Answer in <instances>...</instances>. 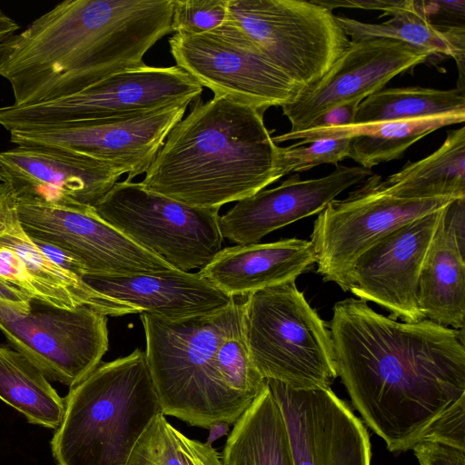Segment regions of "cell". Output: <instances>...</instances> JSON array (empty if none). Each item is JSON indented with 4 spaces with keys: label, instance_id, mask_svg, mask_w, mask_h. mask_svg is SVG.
Returning a JSON list of instances; mask_svg holds the SVG:
<instances>
[{
    "label": "cell",
    "instance_id": "ab89813d",
    "mask_svg": "<svg viewBox=\"0 0 465 465\" xmlns=\"http://www.w3.org/2000/svg\"><path fill=\"white\" fill-rule=\"evenodd\" d=\"M19 25L2 10H0V45L15 32L19 29Z\"/></svg>",
    "mask_w": 465,
    "mask_h": 465
},
{
    "label": "cell",
    "instance_id": "e575fe53",
    "mask_svg": "<svg viewBox=\"0 0 465 465\" xmlns=\"http://www.w3.org/2000/svg\"><path fill=\"white\" fill-rule=\"evenodd\" d=\"M185 465H223L221 455L214 448L178 432Z\"/></svg>",
    "mask_w": 465,
    "mask_h": 465
},
{
    "label": "cell",
    "instance_id": "60d3db41",
    "mask_svg": "<svg viewBox=\"0 0 465 465\" xmlns=\"http://www.w3.org/2000/svg\"><path fill=\"white\" fill-rule=\"evenodd\" d=\"M230 424L225 421H216L212 423L208 429H209V435L206 441L207 445H211L217 440L218 439L228 436L230 433Z\"/></svg>",
    "mask_w": 465,
    "mask_h": 465
},
{
    "label": "cell",
    "instance_id": "30bf717a",
    "mask_svg": "<svg viewBox=\"0 0 465 465\" xmlns=\"http://www.w3.org/2000/svg\"><path fill=\"white\" fill-rule=\"evenodd\" d=\"M0 331L47 379L70 388L101 363L109 345L107 316L32 298L26 312L0 300Z\"/></svg>",
    "mask_w": 465,
    "mask_h": 465
},
{
    "label": "cell",
    "instance_id": "ba28073f",
    "mask_svg": "<svg viewBox=\"0 0 465 465\" xmlns=\"http://www.w3.org/2000/svg\"><path fill=\"white\" fill-rule=\"evenodd\" d=\"M203 86L177 65L141 66L106 76L68 96L0 106V125L15 130L125 117L197 99Z\"/></svg>",
    "mask_w": 465,
    "mask_h": 465
},
{
    "label": "cell",
    "instance_id": "f546056e",
    "mask_svg": "<svg viewBox=\"0 0 465 465\" xmlns=\"http://www.w3.org/2000/svg\"><path fill=\"white\" fill-rule=\"evenodd\" d=\"M352 138H335L313 141L309 145L292 144L280 147L281 173L284 176L301 173L317 165L339 162L349 157Z\"/></svg>",
    "mask_w": 465,
    "mask_h": 465
},
{
    "label": "cell",
    "instance_id": "44dd1931",
    "mask_svg": "<svg viewBox=\"0 0 465 465\" xmlns=\"http://www.w3.org/2000/svg\"><path fill=\"white\" fill-rule=\"evenodd\" d=\"M316 263L310 241L289 238L222 249L198 272L232 297L293 282Z\"/></svg>",
    "mask_w": 465,
    "mask_h": 465
},
{
    "label": "cell",
    "instance_id": "d590c367",
    "mask_svg": "<svg viewBox=\"0 0 465 465\" xmlns=\"http://www.w3.org/2000/svg\"><path fill=\"white\" fill-rule=\"evenodd\" d=\"M361 102L354 100L339 104L316 118L308 128H330L353 124Z\"/></svg>",
    "mask_w": 465,
    "mask_h": 465
},
{
    "label": "cell",
    "instance_id": "8d00e7d4",
    "mask_svg": "<svg viewBox=\"0 0 465 465\" xmlns=\"http://www.w3.org/2000/svg\"><path fill=\"white\" fill-rule=\"evenodd\" d=\"M332 11L334 8H356L364 10H379L386 15L390 11L395 8L401 0H312ZM381 15V17L382 16Z\"/></svg>",
    "mask_w": 465,
    "mask_h": 465
},
{
    "label": "cell",
    "instance_id": "9c48e42d",
    "mask_svg": "<svg viewBox=\"0 0 465 465\" xmlns=\"http://www.w3.org/2000/svg\"><path fill=\"white\" fill-rule=\"evenodd\" d=\"M371 174L346 198L334 199L318 213L311 235L317 272L349 291L350 272L359 257L395 229L437 212L451 197L404 199L385 193ZM460 199V198H459Z\"/></svg>",
    "mask_w": 465,
    "mask_h": 465
},
{
    "label": "cell",
    "instance_id": "ac0fdd59",
    "mask_svg": "<svg viewBox=\"0 0 465 465\" xmlns=\"http://www.w3.org/2000/svg\"><path fill=\"white\" fill-rule=\"evenodd\" d=\"M0 279L32 299L59 308L86 306L114 317L141 313L136 307L99 292L83 277L48 259L20 224L11 193L0 216Z\"/></svg>",
    "mask_w": 465,
    "mask_h": 465
},
{
    "label": "cell",
    "instance_id": "4316f807",
    "mask_svg": "<svg viewBox=\"0 0 465 465\" xmlns=\"http://www.w3.org/2000/svg\"><path fill=\"white\" fill-rule=\"evenodd\" d=\"M0 400L33 424L56 430L62 423L64 398L23 354L1 345Z\"/></svg>",
    "mask_w": 465,
    "mask_h": 465
},
{
    "label": "cell",
    "instance_id": "4fadbf2b",
    "mask_svg": "<svg viewBox=\"0 0 465 465\" xmlns=\"http://www.w3.org/2000/svg\"><path fill=\"white\" fill-rule=\"evenodd\" d=\"M189 102L144 114L15 130L16 146L65 150L112 163L132 181L145 173L172 129L183 118Z\"/></svg>",
    "mask_w": 465,
    "mask_h": 465
},
{
    "label": "cell",
    "instance_id": "74e56055",
    "mask_svg": "<svg viewBox=\"0 0 465 465\" xmlns=\"http://www.w3.org/2000/svg\"><path fill=\"white\" fill-rule=\"evenodd\" d=\"M31 238V237H30ZM33 239V238H32ZM40 251L53 262L62 269L73 272L78 276L84 277V271L81 264L76 262L71 255L50 243L33 239Z\"/></svg>",
    "mask_w": 465,
    "mask_h": 465
},
{
    "label": "cell",
    "instance_id": "83f0119b",
    "mask_svg": "<svg viewBox=\"0 0 465 465\" xmlns=\"http://www.w3.org/2000/svg\"><path fill=\"white\" fill-rule=\"evenodd\" d=\"M456 112H465L464 90L458 87L382 88L360 103L354 124L411 120Z\"/></svg>",
    "mask_w": 465,
    "mask_h": 465
},
{
    "label": "cell",
    "instance_id": "5bb4252c",
    "mask_svg": "<svg viewBox=\"0 0 465 465\" xmlns=\"http://www.w3.org/2000/svg\"><path fill=\"white\" fill-rule=\"evenodd\" d=\"M265 381L284 417L294 465H371L365 426L330 387Z\"/></svg>",
    "mask_w": 465,
    "mask_h": 465
},
{
    "label": "cell",
    "instance_id": "7c38bea8",
    "mask_svg": "<svg viewBox=\"0 0 465 465\" xmlns=\"http://www.w3.org/2000/svg\"><path fill=\"white\" fill-rule=\"evenodd\" d=\"M14 201L20 224L28 236L67 252L81 264L84 276H127L176 270L102 219L94 206Z\"/></svg>",
    "mask_w": 465,
    "mask_h": 465
},
{
    "label": "cell",
    "instance_id": "277c9868",
    "mask_svg": "<svg viewBox=\"0 0 465 465\" xmlns=\"http://www.w3.org/2000/svg\"><path fill=\"white\" fill-rule=\"evenodd\" d=\"M243 297L208 315L166 321L141 312L145 356L164 416L208 429L227 415L211 379L220 344L243 328Z\"/></svg>",
    "mask_w": 465,
    "mask_h": 465
},
{
    "label": "cell",
    "instance_id": "f1b7e54d",
    "mask_svg": "<svg viewBox=\"0 0 465 465\" xmlns=\"http://www.w3.org/2000/svg\"><path fill=\"white\" fill-rule=\"evenodd\" d=\"M178 432L158 414L135 443L126 465H185Z\"/></svg>",
    "mask_w": 465,
    "mask_h": 465
},
{
    "label": "cell",
    "instance_id": "b9f144b4",
    "mask_svg": "<svg viewBox=\"0 0 465 465\" xmlns=\"http://www.w3.org/2000/svg\"><path fill=\"white\" fill-rule=\"evenodd\" d=\"M8 195V188L4 182H0V216L2 214L6 197Z\"/></svg>",
    "mask_w": 465,
    "mask_h": 465
},
{
    "label": "cell",
    "instance_id": "7bdbcfd3",
    "mask_svg": "<svg viewBox=\"0 0 465 465\" xmlns=\"http://www.w3.org/2000/svg\"><path fill=\"white\" fill-rule=\"evenodd\" d=\"M0 182H3V179H2L1 173H0Z\"/></svg>",
    "mask_w": 465,
    "mask_h": 465
},
{
    "label": "cell",
    "instance_id": "9a60e30c",
    "mask_svg": "<svg viewBox=\"0 0 465 465\" xmlns=\"http://www.w3.org/2000/svg\"><path fill=\"white\" fill-rule=\"evenodd\" d=\"M430 55L390 39L351 41L349 48L314 84L282 106L291 124L289 132L307 129L328 110L351 101H362L381 90L393 77L411 72Z\"/></svg>",
    "mask_w": 465,
    "mask_h": 465
},
{
    "label": "cell",
    "instance_id": "603a6c76",
    "mask_svg": "<svg viewBox=\"0 0 465 465\" xmlns=\"http://www.w3.org/2000/svg\"><path fill=\"white\" fill-rule=\"evenodd\" d=\"M465 112L391 122L353 124L330 128H307L301 132L285 133L273 137L278 144L300 140L296 145L313 141L335 138H352L349 157L360 166L371 169L381 163L401 159L405 151L427 134L447 125L461 124Z\"/></svg>",
    "mask_w": 465,
    "mask_h": 465
},
{
    "label": "cell",
    "instance_id": "f35d334b",
    "mask_svg": "<svg viewBox=\"0 0 465 465\" xmlns=\"http://www.w3.org/2000/svg\"><path fill=\"white\" fill-rule=\"evenodd\" d=\"M30 297L19 289L6 283L0 279V300L11 306L26 312L29 307Z\"/></svg>",
    "mask_w": 465,
    "mask_h": 465
},
{
    "label": "cell",
    "instance_id": "ffe728a7",
    "mask_svg": "<svg viewBox=\"0 0 465 465\" xmlns=\"http://www.w3.org/2000/svg\"><path fill=\"white\" fill-rule=\"evenodd\" d=\"M94 290L154 317L180 321L226 308L232 297L199 272H172L127 276H84Z\"/></svg>",
    "mask_w": 465,
    "mask_h": 465
},
{
    "label": "cell",
    "instance_id": "7402d4cb",
    "mask_svg": "<svg viewBox=\"0 0 465 465\" xmlns=\"http://www.w3.org/2000/svg\"><path fill=\"white\" fill-rule=\"evenodd\" d=\"M446 207L421 265L417 299L425 319L460 330L465 322V240L446 217Z\"/></svg>",
    "mask_w": 465,
    "mask_h": 465
},
{
    "label": "cell",
    "instance_id": "cb8c5ba5",
    "mask_svg": "<svg viewBox=\"0 0 465 465\" xmlns=\"http://www.w3.org/2000/svg\"><path fill=\"white\" fill-rule=\"evenodd\" d=\"M386 15V22L371 24L347 16L336 20L351 41L390 39L407 44L430 55L442 54L455 59L460 70L459 88L464 89L465 27L440 29L427 19L420 0H401Z\"/></svg>",
    "mask_w": 465,
    "mask_h": 465
},
{
    "label": "cell",
    "instance_id": "52a82bcc",
    "mask_svg": "<svg viewBox=\"0 0 465 465\" xmlns=\"http://www.w3.org/2000/svg\"><path fill=\"white\" fill-rule=\"evenodd\" d=\"M94 209L138 246L182 272L201 270L222 250L220 209L190 206L141 183L117 182Z\"/></svg>",
    "mask_w": 465,
    "mask_h": 465
},
{
    "label": "cell",
    "instance_id": "836d02e7",
    "mask_svg": "<svg viewBox=\"0 0 465 465\" xmlns=\"http://www.w3.org/2000/svg\"><path fill=\"white\" fill-rule=\"evenodd\" d=\"M412 450L420 465H465V450L431 441H420Z\"/></svg>",
    "mask_w": 465,
    "mask_h": 465
},
{
    "label": "cell",
    "instance_id": "e0dca14e",
    "mask_svg": "<svg viewBox=\"0 0 465 465\" xmlns=\"http://www.w3.org/2000/svg\"><path fill=\"white\" fill-rule=\"evenodd\" d=\"M444 208L395 229L370 247L350 272L349 291L383 307L395 320L425 319L418 304V281Z\"/></svg>",
    "mask_w": 465,
    "mask_h": 465
},
{
    "label": "cell",
    "instance_id": "d4e9b609",
    "mask_svg": "<svg viewBox=\"0 0 465 465\" xmlns=\"http://www.w3.org/2000/svg\"><path fill=\"white\" fill-rule=\"evenodd\" d=\"M222 460L223 465H294L284 417L266 381L234 422Z\"/></svg>",
    "mask_w": 465,
    "mask_h": 465
},
{
    "label": "cell",
    "instance_id": "8992f818",
    "mask_svg": "<svg viewBox=\"0 0 465 465\" xmlns=\"http://www.w3.org/2000/svg\"><path fill=\"white\" fill-rule=\"evenodd\" d=\"M228 19L302 89L317 83L351 40L332 11L312 0H229Z\"/></svg>",
    "mask_w": 465,
    "mask_h": 465
},
{
    "label": "cell",
    "instance_id": "8fae6325",
    "mask_svg": "<svg viewBox=\"0 0 465 465\" xmlns=\"http://www.w3.org/2000/svg\"><path fill=\"white\" fill-rule=\"evenodd\" d=\"M170 52L178 67L213 96L266 111L293 100L303 89L274 66L228 18L201 35L174 33Z\"/></svg>",
    "mask_w": 465,
    "mask_h": 465
},
{
    "label": "cell",
    "instance_id": "3957f363",
    "mask_svg": "<svg viewBox=\"0 0 465 465\" xmlns=\"http://www.w3.org/2000/svg\"><path fill=\"white\" fill-rule=\"evenodd\" d=\"M51 441L57 465H126L146 428L162 412L145 352L101 362L70 388Z\"/></svg>",
    "mask_w": 465,
    "mask_h": 465
},
{
    "label": "cell",
    "instance_id": "4dcf8cb0",
    "mask_svg": "<svg viewBox=\"0 0 465 465\" xmlns=\"http://www.w3.org/2000/svg\"><path fill=\"white\" fill-rule=\"evenodd\" d=\"M229 0H173V33L201 35L223 25L229 15Z\"/></svg>",
    "mask_w": 465,
    "mask_h": 465
},
{
    "label": "cell",
    "instance_id": "d6986e66",
    "mask_svg": "<svg viewBox=\"0 0 465 465\" xmlns=\"http://www.w3.org/2000/svg\"><path fill=\"white\" fill-rule=\"evenodd\" d=\"M372 174L362 166L336 165L331 173L316 179L290 176L272 189H263L220 216L223 239L245 245L259 242L268 233L321 213L346 189Z\"/></svg>",
    "mask_w": 465,
    "mask_h": 465
},
{
    "label": "cell",
    "instance_id": "d6a6232c",
    "mask_svg": "<svg viewBox=\"0 0 465 465\" xmlns=\"http://www.w3.org/2000/svg\"><path fill=\"white\" fill-rule=\"evenodd\" d=\"M420 4L429 22L436 27H465V0H420Z\"/></svg>",
    "mask_w": 465,
    "mask_h": 465
},
{
    "label": "cell",
    "instance_id": "5b68a950",
    "mask_svg": "<svg viewBox=\"0 0 465 465\" xmlns=\"http://www.w3.org/2000/svg\"><path fill=\"white\" fill-rule=\"evenodd\" d=\"M243 331L265 380L313 389L330 387L338 377L331 331L295 281L247 295Z\"/></svg>",
    "mask_w": 465,
    "mask_h": 465
},
{
    "label": "cell",
    "instance_id": "484cf974",
    "mask_svg": "<svg viewBox=\"0 0 465 465\" xmlns=\"http://www.w3.org/2000/svg\"><path fill=\"white\" fill-rule=\"evenodd\" d=\"M380 187L388 194L404 199L465 197V127L451 130L441 146L427 157L407 163Z\"/></svg>",
    "mask_w": 465,
    "mask_h": 465
},
{
    "label": "cell",
    "instance_id": "2e32d148",
    "mask_svg": "<svg viewBox=\"0 0 465 465\" xmlns=\"http://www.w3.org/2000/svg\"><path fill=\"white\" fill-rule=\"evenodd\" d=\"M0 173L15 201L94 206L125 173L70 151L16 146L0 152Z\"/></svg>",
    "mask_w": 465,
    "mask_h": 465
},
{
    "label": "cell",
    "instance_id": "1f68e13d",
    "mask_svg": "<svg viewBox=\"0 0 465 465\" xmlns=\"http://www.w3.org/2000/svg\"><path fill=\"white\" fill-rule=\"evenodd\" d=\"M421 441L465 450V397L456 401L428 429Z\"/></svg>",
    "mask_w": 465,
    "mask_h": 465
},
{
    "label": "cell",
    "instance_id": "7a4b0ae2",
    "mask_svg": "<svg viewBox=\"0 0 465 465\" xmlns=\"http://www.w3.org/2000/svg\"><path fill=\"white\" fill-rule=\"evenodd\" d=\"M264 111L225 96L198 100L170 132L142 185L190 206L220 209L282 177Z\"/></svg>",
    "mask_w": 465,
    "mask_h": 465
},
{
    "label": "cell",
    "instance_id": "6da1fadb",
    "mask_svg": "<svg viewBox=\"0 0 465 465\" xmlns=\"http://www.w3.org/2000/svg\"><path fill=\"white\" fill-rule=\"evenodd\" d=\"M329 323L337 375L390 451L412 450L465 397L463 329L398 322L354 298L336 302Z\"/></svg>",
    "mask_w": 465,
    "mask_h": 465
}]
</instances>
